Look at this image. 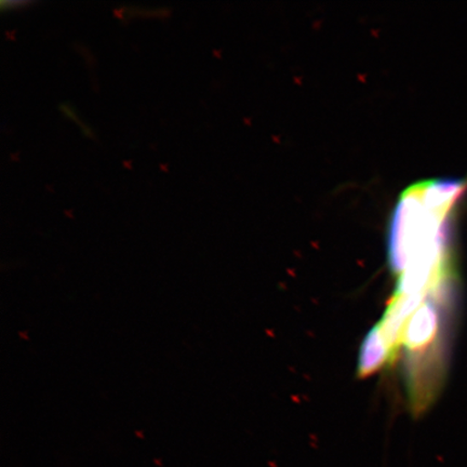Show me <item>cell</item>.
I'll use <instances>...</instances> for the list:
<instances>
[{"instance_id": "6da1fadb", "label": "cell", "mask_w": 467, "mask_h": 467, "mask_svg": "<svg viewBox=\"0 0 467 467\" xmlns=\"http://www.w3.org/2000/svg\"><path fill=\"white\" fill-rule=\"evenodd\" d=\"M440 313L433 302L426 299L409 319L402 337L409 354H422L435 344L440 335Z\"/></svg>"}, {"instance_id": "7a4b0ae2", "label": "cell", "mask_w": 467, "mask_h": 467, "mask_svg": "<svg viewBox=\"0 0 467 467\" xmlns=\"http://www.w3.org/2000/svg\"><path fill=\"white\" fill-rule=\"evenodd\" d=\"M394 361L392 352L378 324L368 332L361 346L358 359V377L367 378L376 373L385 364Z\"/></svg>"}]
</instances>
